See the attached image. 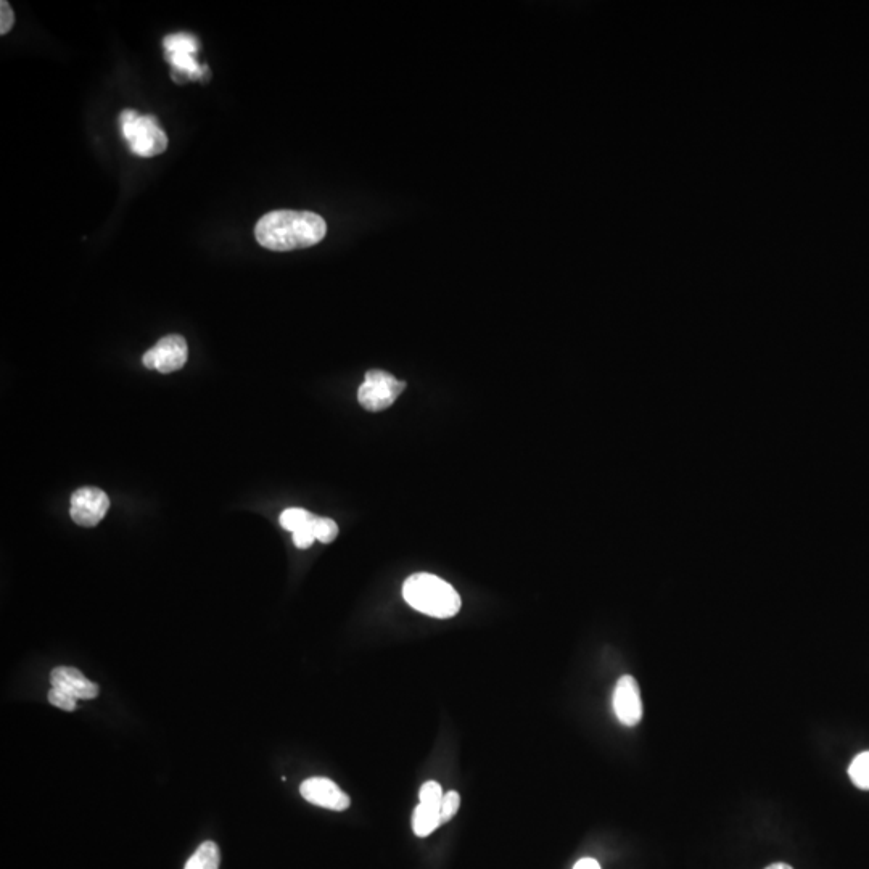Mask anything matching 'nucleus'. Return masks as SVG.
Here are the masks:
<instances>
[{"instance_id":"nucleus-1","label":"nucleus","mask_w":869,"mask_h":869,"mask_svg":"<svg viewBox=\"0 0 869 869\" xmlns=\"http://www.w3.org/2000/svg\"><path fill=\"white\" fill-rule=\"evenodd\" d=\"M324 218L311 211H271L258 221L255 237L272 252H293L309 248L326 237Z\"/></svg>"},{"instance_id":"nucleus-2","label":"nucleus","mask_w":869,"mask_h":869,"mask_svg":"<svg viewBox=\"0 0 869 869\" xmlns=\"http://www.w3.org/2000/svg\"><path fill=\"white\" fill-rule=\"evenodd\" d=\"M403 598L412 609L433 618H451L461 610L458 591L432 573H414L404 581Z\"/></svg>"},{"instance_id":"nucleus-3","label":"nucleus","mask_w":869,"mask_h":869,"mask_svg":"<svg viewBox=\"0 0 869 869\" xmlns=\"http://www.w3.org/2000/svg\"><path fill=\"white\" fill-rule=\"evenodd\" d=\"M121 131L139 157L152 158L165 152L168 136L153 116H139L134 110H124L120 116Z\"/></svg>"},{"instance_id":"nucleus-4","label":"nucleus","mask_w":869,"mask_h":869,"mask_svg":"<svg viewBox=\"0 0 869 869\" xmlns=\"http://www.w3.org/2000/svg\"><path fill=\"white\" fill-rule=\"evenodd\" d=\"M406 384L385 371L366 372V379L358 390V401L366 411L379 412L390 408L403 393Z\"/></svg>"},{"instance_id":"nucleus-5","label":"nucleus","mask_w":869,"mask_h":869,"mask_svg":"<svg viewBox=\"0 0 869 869\" xmlns=\"http://www.w3.org/2000/svg\"><path fill=\"white\" fill-rule=\"evenodd\" d=\"M189 359V346L181 335H168L161 338L152 350L145 353L142 363L147 369H155L161 374L179 371Z\"/></svg>"},{"instance_id":"nucleus-6","label":"nucleus","mask_w":869,"mask_h":869,"mask_svg":"<svg viewBox=\"0 0 869 869\" xmlns=\"http://www.w3.org/2000/svg\"><path fill=\"white\" fill-rule=\"evenodd\" d=\"M110 509V498L95 486H83L71 496L70 515L81 527H95Z\"/></svg>"},{"instance_id":"nucleus-7","label":"nucleus","mask_w":869,"mask_h":869,"mask_svg":"<svg viewBox=\"0 0 869 869\" xmlns=\"http://www.w3.org/2000/svg\"><path fill=\"white\" fill-rule=\"evenodd\" d=\"M300 792L303 799L309 804L334 810V812H343L351 804L348 794H345L334 781L327 778L306 779L301 783Z\"/></svg>"},{"instance_id":"nucleus-8","label":"nucleus","mask_w":869,"mask_h":869,"mask_svg":"<svg viewBox=\"0 0 869 869\" xmlns=\"http://www.w3.org/2000/svg\"><path fill=\"white\" fill-rule=\"evenodd\" d=\"M614 712L620 723L625 726H636L643 720L641 692H639L638 681L633 676L625 675L617 681L614 691Z\"/></svg>"},{"instance_id":"nucleus-9","label":"nucleus","mask_w":869,"mask_h":869,"mask_svg":"<svg viewBox=\"0 0 869 869\" xmlns=\"http://www.w3.org/2000/svg\"><path fill=\"white\" fill-rule=\"evenodd\" d=\"M52 688L62 689L76 699L91 701L99 696V686L94 681L87 680L78 668L57 667L50 673Z\"/></svg>"},{"instance_id":"nucleus-10","label":"nucleus","mask_w":869,"mask_h":869,"mask_svg":"<svg viewBox=\"0 0 869 869\" xmlns=\"http://www.w3.org/2000/svg\"><path fill=\"white\" fill-rule=\"evenodd\" d=\"M440 808L419 804L412 815V831L417 837H427L441 826Z\"/></svg>"},{"instance_id":"nucleus-11","label":"nucleus","mask_w":869,"mask_h":869,"mask_svg":"<svg viewBox=\"0 0 869 869\" xmlns=\"http://www.w3.org/2000/svg\"><path fill=\"white\" fill-rule=\"evenodd\" d=\"M221 855H219L218 845L215 842H203L194 855L187 861L184 869H218Z\"/></svg>"},{"instance_id":"nucleus-12","label":"nucleus","mask_w":869,"mask_h":869,"mask_svg":"<svg viewBox=\"0 0 869 869\" xmlns=\"http://www.w3.org/2000/svg\"><path fill=\"white\" fill-rule=\"evenodd\" d=\"M166 54H192L198 50V39L192 34L179 33L169 34L166 36L165 42Z\"/></svg>"},{"instance_id":"nucleus-13","label":"nucleus","mask_w":869,"mask_h":869,"mask_svg":"<svg viewBox=\"0 0 869 869\" xmlns=\"http://www.w3.org/2000/svg\"><path fill=\"white\" fill-rule=\"evenodd\" d=\"M314 517H316V515L311 514V512L306 511V509H301V507H290V509H285V511L282 512L281 517H279V522H281L282 528H285L287 532L293 533L300 530L301 527L311 524Z\"/></svg>"},{"instance_id":"nucleus-14","label":"nucleus","mask_w":869,"mask_h":869,"mask_svg":"<svg viewBox=\"0 0 869 869\" xmlns=\"http://www.w3.org/2000/svg\"><path fill=\"white\" fill-rule=\"evenodd\" d=\"M849 776L858 789L869 791V750L853 758L849 768Z\"/></svg>"},{"instance_id":"nucleus-15","label":"nucleus","mask_w":869,"mask_h":869,"mask_svg":"<svg viewBox=\"0 0 869 869\" xmlns=\"http://www.w3.org/2000/svg\"><path fill=\"white\" fill-rule=\"evenodd\" d=\"M314 535L321 543L329 544L337 538L338 527L334 520L327 517H316L313 522Z\"/></svg>"},{"instance_id":"nucleus-16","label":"nucleus","mask_w":869,"mask_h":869,"mask_svg":"<svg viewBox=\"0 0 869 869\" xmlns=\"http://www.w3.org/2000/svg\"><path fill=\"white\" fill-rule=\"evenodd\" d=\"M443 789L437 781H429L421 787L419 792V804L429 805V807L440 808L441 800H443Z\"/></svg>"},{"instance_id":"nucleus-17","label":"nucleus","mask_w":869,"mask_h":869,"mask_svg":"<svg viewBox=\"0 0 869 869\" xmlns=\"http://www.w3.org/2000/svg\"><path fill=\"white\" fill-rule=\"evenodd\" d=\"M459 807H461V795L456 791L446 792L443 795V800H441V823L445 824L453 820L456 813L459 812Z\"/></svg>"},{"instance_id":"nucleus-18","label":"nucleus","mask_w":869,"mask_h":869,"mask_svg":"<svg viewBox=\"0 0 869 869\" xmlns=\"http://www.w3.org/2000/svg\"><path fill=\"white\" fill-rule=\"evenodd\" d=\"M47 699H49L50 704L57 707V709L65 710V712H75L76 704H78V699L76 697L71 696L68 692L62 691V689L52 688L47 694Z\"/></svg>"},{"instance_id":"nucleus-19","label":"nucleus","mask_w":869,"mask_h":869,"mask_svg":"<svg viewBox=\"0 0 869 869\" xmlns=\"http://www.w3.org/2000/svg\"><path fill=\"white\" fill-rule=\"evenodd\" d=\"M316 519V517H314ZM314 522V520H313ZM313 522L311 524L305 525V527H301L297 532H293V544L300 549H308L311 544L316 541V535H314Z\"/></svg>"},{"instance_id":"nucleus-20","label":"nucleus","mask_w":869,"mask_h":869,"mask_svg":"<svg viewBox=\"0 0 869 869\" xmlns=\"http://www.w3.org/2000/svg\"><path fill=\"white\" fill-rule=\"evenodd\" d=\"M13 23H15V13H13L9 2L2 0L0 2V34L4 36V34L9 33Z\"/></svg>"},{"instance_id":"nucleus-21","label":"nucleus","mask_w":869,"mask_h":869,"mask_svg":"<svg viewBox=\"0 0 869 869\" xmlns=\"http://www.w3.org/2000/svg\"><path fill=\"white\" fill-rule=\"evenodd\" d=\"M573 869H601V866L593 858H583V860L578 861L577 865L573 866Z\"/></svg>"},{"instance_id":"nucleus-22","label":"nucleus","mask_w":869,"mask_h":869,"mask_svg":"<svg viewBox=\"0 0 869 869\" xmlns=\"http://www.w3.org/2000/svg\"><path fill=\"white\" fill-rule=\"evenodd\" d=\"M767 869H794L792 866L786 865V863H773V865L768 866Z\"/></svg>"}]
</instances>
